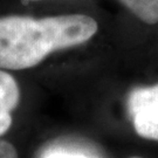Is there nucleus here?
Returning a JSON list of instances; mask_svg holds the SVG:
<instances>
[{
	"instance_id": "2",
	"label": "nucleus",
	"mask_w": 158,
	"mask_h": 158,
	"mask_svg": "<svg viewBox=\"0 0 158 158\" xmlns=\"http://www.w3.org/2000/svg\"><path fill=\"white\" fill-rule=\"evenodd\" d=\"M127 108L136 134L158 142V83L132 89L128 95Z\"/></svg>"
},
{
	"instance_id": "7",
	"label": "nucleus",
	"mask_w": 158,
	"mask_h": 158,
	"mask_svg": "<svg viewBox=\"0 0 158 158\" xmlns=\"http://www.w3.org/2000/svg\"><path fill=\"white\" fill-rule=\"evenodd\" d=\"M23 4H29V2H34V1H39V0H21Z\"/></svg>"
},
{
	"instance_id": "8",
	"label": "nucleus",
	"mask_w": 158,
	"mask_h": 158,
	"mask_svg": "<svg viewBox=\"0 0 158 158\" xmlns=\"http://www.w3.org/2000/svg\"><path fill=\"white\" fill-rule=\"evenodd\" d=\"M130 158H141V157H130Z\"/></svg>"
},
{
	"instance_id": "1",
	"label": "nucleus",
	"mask_w": 158,
	"mask_h": 158,
	"mask_svg": "<svg viewBox=\"0 0 158 158\" xmlns=\"http://www.w3.org/2000/svg\"><path fill=\"white\" fill-rule=\"evenodd\" d=\"M97 31L95 19L85 14L0 17V68H33L54 52L89 41Z\"/></svg>"
},
{
	"instance_id": "4",
	"label": "nucleus",
	"mask_w": 158,
	"mask_h": 158,
	"mask_svg": "<svg viewBox=\"0 0 158 158\" xmlns=\"http://www.w3.org/2000/svg\"><path fill=\"white\" fill-rule=\"evenodd\" d=\"M141 21L148 25L158 23V0H118Z\"/></svg>"
},
{
	"instance_id": "3",
	"label": "nucleus",
	"mask_w": 158,
	"mask_h": 158,
	"mask_svg": "<svg viewBox=\"0 0 158 158\" xmlns=\"http://www.w3.org/2000/svg\"><path fill=\"white\" fill-rule=\"evenodd\" d=\"M20 101V89L11 74L0 70V136L12 125V113Z\"/></svg>"
},
{
	"instance_id": "6",
	"label": "nucleus",
	"mask_w": 158,
	"mask_h": 158,
	"mask_svg": "<svg viewBox=\"0 0 158 158\" xmlns=\"http://www.w3.org/2000/svg\"><path fill=\"white\" fill-rule=\"evenodd\" d=\"M0 158H19L15 147L7 141H0Z\"/></svg>"
},
{
	"instance_id": "5",
	"label": "nucleus",
	"mask_w": 158,
	"mask_h": 158,
	"mask_svg": "<svg viewBox=\"0 0 158 158\" xmlns=\"http://www.w3.org/2000/svg\"><path fill=\"white\" fill-rule=\"evenodd\" d=\"M41 158H96L90 153H87L75 143H59L51 144L46 149Z\"/></svg>"
}]
</instances>
